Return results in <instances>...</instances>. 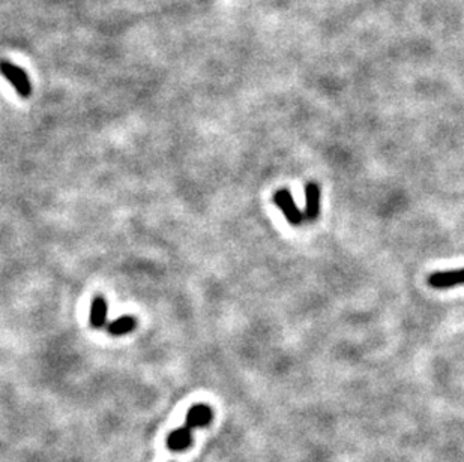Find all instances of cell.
Instances as JSON below:
<instances>
[{"label":"cell","instance_id":"obj_5","mask_svg":"<svg viewBox=\"0 0 464 462\" xmlns=\"http://www.w3.org/2000/svg\"><path fill=\"white\" fill-rule=\"evenodd\" d=\"M193 445V429L187 425L171 431L167 437V447L171 452H182Z\"/></svg>","mask_w":464,"mask_h":462},{"label":"cell","instance_id":"obj_7","mask_svg":"<svg viewBox=\"0 0 464 462\" xmlns=\"http://www.w3.org/2000/svg\"><path fill=\"white\" fill-rule=\"evenodd\" d=\"M108 305L103 296H96L90 306V324L95 329H101L107 324Z\"/></svg>","mask_w":464,"mask_h":462},{"label":"cell","instance_id":"obj_8","mask_svg":"<svg viewBox=\"0 0 464 462\" xmlns=\"http://www.w3.org/2000/svg\"><path fill=\"white\" fill-rule=\"evenodd\" d=\"M137 326V320L131 315H124L120 318H116L115 322L107 324V332L112 336H124L126 333H131Z\"/></svg>","mask_w":464,"mask_h":462},{"label":"cell","instance_id":"obj_6","mask_svg":"<svg viewBox=\"0 0 464 462\" xmlns=\"http://www.w3.org/2000/svg\"><path fill=\"white\" fill-rule=\"evenodd\" d=\"M320 213V188L314 182L305 187V217L308 221L317 219Z\"/></svg>","mask_w":464,"mask_h":462},{"label":"cell","instance_id":"obj_1","mask_svg":"<svg viewBox=\"0 0 464 462\" xmlns=\"http://www.w3.org/2000/svg\"><path fill=\"white\" fill-rule=\"evenodd\" d=\"M0 74L5 77V80L22 98H29L32 95V83H30L27 73L23 68L14 65L13 62L6 59H0Z\"/></svg>","mask_w":464,"mask_h":462},{"label":"cell","instance_id":"obj_4","mask_svg":"<svg viewBox=\"0 0 464 462\" xmlns=\"http://www.w3.org/2000/svg\"><path fill=\"white\" fill-rule=\"evenodd\" d=\"M212 417H214V413H212V408L209 405L197 404L188 410L185 425L191 429L205 428L212 422Z\"/></svg>","mask_w":464,"mask_h":462},{"label":"cell","instance_id":"obj_2","mask_svg":"<svg viewBox=\"0 0 464 462\" xmlns=\"http://www.w3.org/2000/svg\"><path fill=\"white\" fill-rule=\"evenodd\" d=\"M274 203L291 225H299L302 224V221H304V215H302V212L296 206V203L293 197H291V192L289 189L277 191L274 194Z\"/></svg>","mask_w":464,"mask_h":462},{"label":"cell","instance_id":"obj_3","mask_svg":"<svg viewBox=\"0 0 464 462\" xmlns=\"http://www.w3.org/2000/svg\"><path fill=\"white\" fill-rule=\"evenodd\" d=\"M428 285L436 290L452 289V287L464 285V268L457 270H443L428 276Z\"/></svg>","mask_w":464,"mask_h":462}]
</instances>
